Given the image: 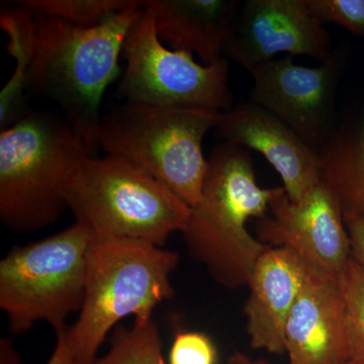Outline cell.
Instances as JSON below:
<instances>
[{"instance_id": "1", "label": "cell", "mask_w": 364, "mask_h": 364, "mask_svg": "<svg viewBox=\"0 0 364 364\" xmlns=\"http://www.w3.org/2000/svg\"><path fill=\"white\" fill-rule=\"evenodd\" d=\"M141 11L142 1H135L92 28L32 13L37 41L28 90L56 104L95 156L102 97L119 75L124 38Z\"/></svg>"}, {"instance_id": "2", "label": "cell", "mask_w": 364, "mask_h": 364, "mask_svg": "<svg viewBox=\"0 0 364 364\" xmlns=\"http://www.w3.org/2000/svg\"><path fill=\"white\" fill-rule=\"evenodd\" d=\"M274 193L275 188L258 186L250 151L229 142L213 149L202 196L182 235L191 257L221 286H248L258 259L272 248L249 233L246 224L267 215Z\"/></svg>"}, {"instance_id": "3", "label": "cell", "mask_w": 364, "mask_h": 364, "mask_svg": "<svg viewBox=\"0 0 364 364\" xmlns=\"http://www.w3.org/2000/svg\"><path fill=\"white\" fill-rule=\"evenodd\" d=\"M91 153L63 116L31 112L0 132V220L28 234L58 221L67 182Z\"/></svg>"}, {"instance_id": "4", "label": "cell", "mask_w": 364, "mask_h": 364, "mask_svg": "<svg viewBox=\"0 0 364 364\" xmlns=\"http://www.w3.org/2000/svg\"><path fill=\"white\" fill-rule=\"evenodd\" d=\"M179 255L148 242H95L86 270L85 294L77 320L66 334L75 364H95L109 332L124 318L152 317L173 298L171 275Z\"/></svg>"}, {"instance_id": "5", "label": "cell", "mask_w": 364, "mask_h": 364, "mask_svg": "<svg viewBox=\"0 0 364 364\" xmlns=\"http://www.w3.org/2000/svg\"><path fill=\"white\" fill-rule=\"evenodd\" d=\"M67 208L95 242L130 239L164 247L183 231L191 208L142 168L107 154L79 163L67 182Z\"/></svg>"}, {"instance_id": "6", "label": "cell", "mask_w": 364, "mask_h": 364, "mask_svg": "<svg viewBox=\"0 0 364 364\" xmlns=\"http://www.w3.org/2000/svg\"><path fill=\"white\" fill-rule=\"evenodd\" d=\"M221 117L208 109L126 102L102 117L98 145L134 163L193 208L208 171L203 138Z\"/></svg>"}, {"instance_id": "7", "label": "cell", "mask_w": 364, "mask_h": 364, "mask_svg": "<svg viewBox=\"0 0 364 364\" xmlns=\"http://www.w3.org/2000/svg\"><path fill=\"white\" fill-rule=\"evenodd\" d=\"M95 238L82 225L25 246L0 261V308L9 331L23 334L36 323L63 331L67 318L82 306L88 255Z\"/></svg>"}, {"instance_id": "8", "label": "cell", "mask_w": 364, "mask_h": 364, "mask_svg": "<svg viewBox=\"0 0 364 364\" xmlns=\"http://www.w3.org/2000/svg\"><path fill=\"white\" fill-rule=\"evenodd\" d=\"M126 68L117 95L126 102L224 112L233 105L229 60L200 64L158 38L151 14L143 9L123 45Z\"/></svg>"}, {"instance_id": "9", "label": "cell", "mask_w": 364, "mask_h": 364, "mask_svg": "<svg viewBox=\"0 0 364 364\" xmlns=\"http://www.w3.org/2000/svg\"><path fill=\"white\" fill-rule=\"evenodd\" d=\"M349 53L340 46L317 67L298 65L291 55L272 59L251 73L249 100L279 117L318 154L338 124L336 91Z\"/></svg>"}, {"instance_id": "10", "label": "cell", "mask_w": 364, "mask_h": 364, "mask_svg": "<svg viewBox=\"0 0 364 364\" xmlns=\"http://www.w3.org/2000/svg\"><path fill=\"white\" fill-rule=\"evenodd\" d=\"M272 215L258 220L257 239L270 247L293 251L309 267L338 277L351 259L343 212L331 189L321 181L298 202L275 188Z\"/></svg>"}, {"instance_id": "11", "label": "cell", "mask_w": 364, "mask_h": 364, "mask_svg": "<svg viewBox=\"0 0 364 364\" xmlns=\"http://www.w3.org/2000/svg\"><path fill=\"white\" fill-rule=\"evenodd\" d=\"M333 50L331 36L306 0H247L239 7L223 55L251 74L279 54L324 62Z\"/></svg>"}, {"instance_id": "12", "label": "cell", "mask_w": 364, "mask_h": 364, "mask_svg": "<svg viewBox=\"0 0 364 364\" xmlns=\"http://www.w3.org/2000/svg\"><path fill=\"white\" fill-rule=\"evenodd\" d=\"M221 142L259 152L277 170L291 202H298L321 181L320 156L279 117L252 100L222 112L214 129Z\"/></svg>"}, {"instance_id": "13", "label": "cell", "mask_w": 364, "mask_h": 364, "mask_svg": "<svg viewBox=\"0 0 364 364\" xmlns=\"http://www.w3.org/2000/svg\"><path fill=\"white\" fill-rule=\"evenodd\" d=\"M289 364L352 361L346 306L337 277L309 267L286 327Z\"/></svg>"}, {"instance_id": "14", "label": "cell", "mask_w": 364, "mask_h": 364, "mask_svg": "<svg viewBox=\"0 0 364 364\" xmlns=\"http://www.w3.org/2000/svg\"><path fill=\"white\" fill-rule=\"evenodd\" d=\"M309 267L293 251L272 247L258 259L249 280L244 313L251 347L286 352V327Z\"/></svg>"}, {"instance_id": "15", "label": "cell", "mask_w": 364, "mask_h": 364, "mask_svg": "<svg viewBox=\"0 0 364 364\" xmlns=\"http://www.w3.org/2000/svg\"><path fill=\"white\" fill-rule=\"evenodd\" d=\"M237 0H144L158 38L176 51L198 54L203 64L224 58L239 7Z\"/></svg>"}, {"instance_id": "16", "label": "cell", "mask_w": 364, "mask_h": 364, "mask_svg": "<svg viewBox=\"0 0 364 364\" xmlns=\"http://www.w3.org/2000/svg\"><path fill=\"white\" fill-rule=\"evenodd\" d=\"M318 156L321 181L336 196L343 215L364 213V102L339 117Z\"/></svg>"}, {"instance_id": "17", "label": "cell", "mask_w": 364, "mask_h": 364, "mask_svg": "<svg viewBox=\"0 0 364 364\" xmlns=\"http://www.w3.org/2000/svg\"><path fill=\"white\" fill-rule=\"evenodd\" d=\"M0 26L9 36L7 52L16 60L13 75L0 92V127L4 130L28 114L26 92L37 32L35 16L21 6L2 9Z\"/></svg>"}, {"instance_id": "18", "label": "cell", "mask_w": 364, "mask_h": 364, "mask_svg": "<svg viewBox=\"0 0 364 364\" xmlns=\"http://www.w3.org/2000/svg\"><path fill=\"white\" fill-rule=\"evenodd\" d=\"M95 364H166L153 316L136 318L130 327L114 329L109 351Z\"/></svg>"}, {"instance_id": "19", "label": "cell", "mask_w": 364, "mask_h": 364, "mask_svg": "<svg viewBox=\"0 0 364 364\" xmlns=\"http://www.w3.org/2000/svg\"><path fill=\"white\" fill-rule=\"evenodd\" d=\"M133 0H23L31 13L54 16L81 28H92L133 6Z\"/></svg>"}, {"instance_id": "20", "label": "cell", "mask_w": 364, "mask_h": 364, "mask_svg": "<svg viewBox=\"0 0 364 364\" xmlns=\"http://www.w3.org/2000/svg\"><path fill=\"white\" fill-rule=\"evenodd\" d=\"M337 279L346 306L352 361L364 364V270L351 258Z\"/></svg>"}, {"instance_id": "21", "label": "cell", "mask_w": 364, "mask_h": 364, "mask_svg": "<svg viewBox=\"0 0 364 364\" xmlns=\"http://www.w3.org/2000/svg\"><path fill=\"white\" fill-rule=\"evenodd\" d=\"M323 25L335 23L364 39V0H306Z\"/></svg>"}, {"instance_id": "22", "label": "cell", "mask_w": 364, "mask_h": 364, "mask_svg": "<svg viewBox=\"0 0 364 364\" xmlns=\"http://www.w3.org/2000/svg\"><path fill=\"white\" fill-rule=\"evenodd\" d=\"M214 342L202 332L178 331L169 351V364H217Z\"/></svg>"}, {"instance_id": "23", "label": "cell", "mask_w": 364, "mask_h": 364, "mask_svg": "<svg viewBox=\"0 0 364 364\" xmlns=\"http://www.w3.org/2000/svg\"><path fill=\"white\" fill-rule=\"evenodd\" d=\"M344 215L351 244V258L364 270V213Z\"/></svg>"}, {"instance_id": "24", "label": "cell", "mask_w": 364, "mask_h": 364, "mask_svg": "<svg viewBox=\"0 0 364 364\" xmlns=\"http://www.w3.org/2000/svg\"><path fill=\"white\" fill-rule=\"evenodd\" d=\"M67 328L63 331L57 333L56 346L46 364H75L67 340Z\"/></svg>"}, {"instance_id": "25", "label": "cell", "mask_w": 364, "mask_h": 364, "mask_svg": "<svg viewBox=\"0 0 364 364\" xmlns=\"http://www.w3.org/2000/svg\"><path fill=\"white\" fill-rule=\"evenodd\" d=\"M0 364H23L11 338L0 339Z\"/></svg>"}, {"instance_id": "26", "label": "cell", "mask_w": 364, "mask_h": 364, "mask_svg": "<svg viewBox=\"0 0 364 364\" xmlns=\"http://www.w3.org/2000/svg\"><path fill=\"white\" fill-rule=\"evenodd\" d=\"M252 360L241 352H237L228 358L226 364H251Z\"/></svg>"}, {"instance_id": "27", "label": "cell", "mask_w": 364, "mask_h": 364, "mask_svg": "<svg viewBox=\"0 0 364 364\" xmlns=\"http://www.w3.org/2000/svg\"><path fill=\"white\" fill-rule=\"evenodd\" d=\"M251 364H272V363H269L267 360H263V359H258V360L252 361V363H251ZM346 364H356V363H354V361H350V363H348Z\"/></svg>"}]
</instances>
